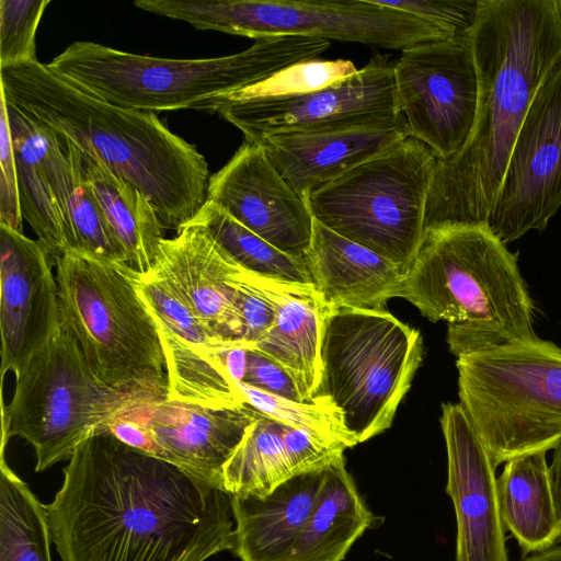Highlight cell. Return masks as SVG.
<instances>
[{
    "label": "cell",
    "mask_w": 561,
    "mask_h": 561,
    "mask_svg": "<svg viewBox=\"0 0 561 561\" xmlns=\"http://www.w3.org/2000/svg\"><path fill=\"white\" fill-rule=\"evenodd\" d=\"M46 508L61 561H206L234 547L225 490L108 431L76 448Z\"/></svg>",
    "instance_id": "6da1fadb"
},
{
    "label": "cell",
    "mask_w": 561,
    "mask_h": 561,
    "mask_svg": "<svg viewBox=\"0 0 561 561\" xmlns=\"http://www.w3.org/2000/svg\"><path fill=\"white\" fill-rule=\"evenodd\" d=\"M134 411L151 433L152 457L222 490L224 467L259 414L247 403L215 409L171 399Z\"/></svg>",
    "instance_id": "ac0fdd59"
},
{
    "label": "cell",
    "mask_w": 561,
    "mask_h": 561,
    "mask_svg": "<svg viewBox=\"0 0 561 561\" xmlns=\"http://www.w3.org/2000/svg\"><path fill=\"white\" fill-rule=\"evenodd\" d=\"M394 62L380 55L353 76L322 90L279 98L218 100V113L248 142L287 131H320L383 123L400 116L394 99Z\"/></svg>",
    "instance_id": "4fadbf2b"
},
{
    "label": "cell",
    "mask_w": 561,
    "mask_h": 561,
    "mask_svg": "<svg viewBox=\"0 0 561 561\" xmlns=\"http://www.w3.org/2000/svg\"><path fill=\"white\" fill-rule=\"evenodd\" d=\"M0 91L10 107L136 186L164 229L179 231L206 203L204 156L156 113L93 96L39 61L0 68Z\"/></svg>",
    "instance_id": "3957f363"
},
{
    "label": "cell",
    "mask_w": 561,
    "mask_h": 561,
    "mask_svg": "<svg viewBox=\"0 0 561 561\" xmlns=\"http://www.w3.org/2000/svg\"><path fill=\"white\" fill-rule=\"evenodd\" d=\"M446 492L457 523L456 561H508L495 468L460 404H443Z\"/></svg>",
    "instance_id": "e0dca14e"
},
{
    "label": "cell",
    "mask_w": 561,
    "mask_h": 561,
    "mask_svg": "<svg viewBox=\"0 0 561 561\" xmlns=\"http://www.w3.org/2000/svg\"><path fill=\"white\" fill-rule=\"evenodd\" d=\"M423 356L420 332L385 310L332 308L321 340L318 394L342 412L357 444L382 433Z\"/></svg>",
    "instance_id": "9c48e42d"
},
{
    "label": "cell",
    "mask_w": 561,
    "mask_h": 561,
    "mask_svg": "<svg viewBox=\"0 0 561 561\" xmlns=\"http://www.w3.org/2000/svg\"><path fill=\"white\" fill-rule=\"evenodd\" d=\"M137 403L95 379L60 309L55 331L15 376L11 402L2 398L1 454L19 436L35 451V471H44Z\"/></svg>",
    "instance_id": "ba28073f"
},
{
    "label": "cell",
    "mask_w": 561,
    "mask_h": 561,
    "mask_svg": "<svg viewBox=\"0 0 561 561\" xmlns=\"http://www.w3.org/2000/svg\"><path fill=\"white\" fill-rule=\"evenodd\" d=\"M401 297L433 322H448L456 356L536 336L535 306L511 252L488 226L424 233Z\"/></svg>",
    "instance_id": "277c9868"
},
{
    "label": "cell",
    "mask_w": 561,
    "mask_h": 561,
    "mask_svg": "<svg viewBox=\"0 0 561 561\" xmlns=\"http://www.w3.org/2000/svg\"><path fill=\"white\" fill-rule=\"evenodd\" d=\"M496 483L502 523L522 551L533 554L556 546L561 539V520L546 453L506 461Z\"/></svg>",
    "instance_id": "484cf974"
},
{
    "label": "cell",
    "mask_w": 561,
    "mask_h": 561,
    "mask_svg": "<svg viewBox=\"0 0 561 561\" xmlns=\"http://www.w3.org/2000/svg\"><path fill=\"white\" fill-rule=\"evenodd\" d=\"M556 4H557V10L559 13L560 21H561V0H556Z\"/></svg>",
    "instance_id": "60d3db41"
},
{
    "label": "cell",
    "mask_w": 561,
    "mask_h": 561,
    "mask_svg": "<svg viewBox=\"0 0 561 561\" xmlns=\"http://www.w3.org/2000/svg\"><path fill=\"white\" fill-rule=\"evenodd\" d=\"M409 137L402 116L369 125L268 135L261 145L304 197Z\"/></svg>",
    "instance_id": "ffe728a7"
},
{
    "label": "cell",
    "mask_w": 561,
    "mask_h": 561,
    "mask_svg": "<svg viewBox=\"0 0 561 561\" xmlns=\"http://www.w3.org/2000/svg\"><path fill=\"white\" fill-rule=\"evenodd\" d=\"M46 505L4 460L0 462V561H51Z\"/></svg>",
    "instance_id": "f546056e"
},
{
    "label": "cell",
    "mask_w": 561,
    "mask_h": 561,
    "mask_svg": "<svg viewBox=\"0 0 561 561\" xmlns=\"http://www.w3.org/2000/svg\"><path fill=\"white\" fill-rule=\"evenodd\" d=\"M238 386L247 404L275 421L337 442L345 448L357 445L344 425L342 412L325 396L317 394L308 401H293L242 382Z\"/></svg>",
    "instance_id": "1f68e13d"
},
{
    "label": "cell",
    "mask_w": 561,
    "mask_h": 561,
    "mask_svg": "<svg viewBox=\"0 0 561 561\" xmlns=\"http://www.w3.org/2000/svg\"><path fill=\"white\" fill-rule=\"evenodd\" d=\"M561 207V60L537 90L515 139L490 215L505 244L547 228Z\"/></svg>",
    "instance_id": "5bb4252c"
},
{
    "label": "cell",
    "mask_w": 561,
    "mask_h": 561,
    "mask_svg": "<svg viewBox=\"0 0 561 561\" xmlns=\"http://www.w3.org/2000/svg\"><path fill=\"white\" fill-rule=\"evenodd\" d=\"M191 222L206 228L245 271L275 280L313 285L305 261L282 252L216 204L206 201Z\"/></svg>",
    "instance_id": "4dcf8cb0"
},
{
    "label": "cell",
    "mask_w": 561,
    "mask_h": 561,
    "mask_svg": "<svg viewBox=\"0 0 561 561\" xmlns=\"http://www.w3.org/2000/svg\"><path fill=\"white\" fill-rule=\"evenodd\" d=\"M54 257L39 240L0 222L1 377L19 375L60 318Z\"/></svg>",
    "instance_id": "2e32d148"
},
{
    "label": "cell",
    "mask_w": 561,
    "mask_h": 561,
    "mask_svg": "<svg viewBox=\"0 0 561 561\" xmlns=\"http://www.w3.org/2000/svg\"><path fill=\"white\" fill-rule=\"evenodd\" d=\"M134 5L156 15L184 21L196 30L254 39L301 36L403 50L456 38L438 25L377 0H136Z\"/></svg>",
    "instance_id": "8fae6325"
},
{
    "label": "cell",
    "mask_w": 561,
    "mask_h": 561,
    "mask_svg": "<svg viewBox=\"0 0 561 561\" xmlns=\"http://www.w3.org/2000/svg\"><path fill=\"white\" fill-rule=\"evenodd\" d=\"M50 170L72 250L114 265H128L126 254L113 236L87 176L81 151L61 140L53 154Z\"/></svg>",
    "instance_id": "4316f807"
},
{
    "label": "cell",
    "mask_w": 561,
    "mask_h": 561,
    "mask_svg": "<svg viewBox=\"0 0 561 561\" xmlns=\"http://www.w3.org/2000/svg\"><path fill=\"white\" fill-rule=\"evenodd\" d=\"M236 307L241 327V342L253 345L273 327L276 309L256 274L242 271L237 283Z\"/></svg>",
    "instance_id": "e575fe53"
},
{
    "label": "cell",
    "mask_w": 561,
    "mask_h": 561,
    "mask_svg": "<svg viewBox=\"0 0 561 561\" xmlns=\"http://www.w3.org/2000/svg\"><path fill=\"white\" fill-rule=\"evenodd\" d=\"M49 0H0V68L38 61L36 32Z\"/></svg>",
    "instance_id": "836d02e7"
},
{
    "label": "cell",
    "mask_w": 561,
    "mask_h": 561,
    "mask_svg": "<svg viewBox=\"0 0 561 561\" xmlns=\"http://www.w3.org/2000/svg\"><path fill=\"white\" fill-rule=\"evenodd\" d=\"M222 359L230 377L243 382L248 367V347L243 344H231L222 352Z\"/></svg>",
    "instance_id": "f35d334b"
},
{
    "label": "cell",
    "mask_w": 561,
    "mask_h": 561,
    "mask_svg": "<svg viewBox=\"0 0 561 561\" xmlns=\"http://www.w3.org/2000/svg\"><path fill=\"white\" fill-rule=\"evenodd\" d=\"M243 270L206 228L190 222L161 241L150 272L168 282L219 340L242 344L236 296Z\"/></svg>",
    "instance_id": "d6986e66"
},
{
    "label": "cell",
    "mask_w": 561,
    "mask_h": 561,
    "mask_svg": "<svg viewBox=\"0 0 561 561\" xmlns=\"http://www.w3.org/2000/svg\"><path fill=\"white\" fill-rule=\"evenodd\" d=\"M55 266L61 312L95 379L134 401L167 400L159 329L125 265L69 250Z\"/></svg>",
    "instance_id": "8992f818"
},
{
    "label": "cell",
    "mask_w": 561,
    "mask_h": 561,
    "mask_svg": "<svg viewBox=\"0 0 561 561\" xmlns=\"http://www.w3.org/2000/svg\"><path fill=\"white\" fill-rule=\"evenodd\" d=\"M460 405L496 468L561 444V347L537 335L457 357Z\"/></svg>",
    "instance_id": "52a82bcc"
},
{
    "label": "cell",
    "mask_w": 561,
    "mask_h": 561,
    "mask_svg": "<svg viewBox=\"0 0 561 561\" xmlns=\"http://www.w3.org/2000/svg\"><path fill=\"white\" fill-rule=\"evenodd\" d=\"M556 507L561 520V444L554 448L552 462L549 466Z\"/></svg>",
    "instance_id": "ab89813d"
},
{
    "label": "cell",
    "mask_w": 561,
    "mask_h": 561,
    "mask_svg": "<svg viewBox=\"0 0 561 561\" xmlns=\"http://www.w3.org/2000/svg\"><path fill=\"white\" fill-rule=\"evenodd\" d=\"M373 522L341 455L327 466L312 511L286 561H343Z\"/></svg>",
    "instance_id": "d4e9b609"
},
{
    "label": "cell",
    "mask_w": 561,
    "mask_h": 561,
    "mask_svg": "<svg viewBox=\"0 0 561 561\" xmlns=\"http://www.w3.org/2000/svg\"><path fill=\"white\" fill-rule=\"evenodd\" d=\"M393 76L396 107L409 137L439 160L457 154L471 136L478 105L469 34L401 50Z\"/></svg>",
    "instance_id": "7c38bea8"
},
{
    "label": "cell",
    "mask_w": 561,
    "mask_h": 561,
    "mask_svg": "<svg viewBox=\"0 0 561 561\" xmlns=\"http://www.w3.org/2000/svg\"><path fill=\"white\" fill-rule=\"evenodd\" d=\"M242 383L293 401H304L293 378L278 363L248 347V367Z\"/></svg>",
    "instance_id": "74e56055"
},
{
    "label": "cell",
    "mask_w": 561,
    "mask_h": 561,
    "mask_svg": "<svg viewBox=\"0 0 561 561\" xmlns=\"http://www.w3.org/2000/svg\"><path fill=\"white\" fill-rule=\"evenodd\" d=\"M329 47L330 41L321 38L266 37L228 56L172 59L78 41L47 67L87 93L122 107L211 113L218 100L293 65L317 59Z\"/></svg>",
    "instance_id": "5b68a950"
},
{
    "label": "cell",
    "mask_w": 561,
    "mask_h": 561,
    "mask_svg": "<svg viewBox=\"0 0 561 561\" xmlns=\"http://www.w3.org/2000/svg\"><path fill=\"white\" fill-rule=\"evenodd\" d=\"M306 262L332 308L381 310L387 300L401 297L405 274L397 265L316 219Z\"/></svg>",
    "instance_id": "44dd1931"
},
{
    "label": "cell",
    "mask_w": 561,
    "mask_h": 561,
    "mask_svg": "<svg viewBox=\"0 0 561 561\" xmlns=\"http://www.w3.org/2000/svg\"><path fill=\"white\" fill-rule=\"evenodd\" d=\"M357 70L350 60H306L225 98L263 99L310 93L337 83Z\"/></svg>",
    "instance_id": "d6a6232c"
},
{
    "label": "cell",
    "mask_w": 561,
    "mask_h": 561,
    "mask_svg": "<svg viewBox=\"0 0 561 561\" xmlns=\"http://www.w3.org/2000/svg\"><path fill=\"white\" fill-rule=\"evenodd\" d=\"M436 156L407 137L305 196L313 219L407 274L424 237Z\"/></svg>",
    "instance_id": "30bf717a"
},
{
    "label": "cell",
    "mask_w": 561,
    "mask_h": 561,
    "mask_svg": "<svg viewBox=\"0 0 561 561\" xmlns=\"http://www.w3.org/2000/svg\"><path fill=\"white\" fill-rule=\"evenodd\" d=\"M206 201L282 252L306 262L313 216L306 198L282 176L261 145L244 141L210 176Z\"/></svg>",
    "instance_id": "9a60e30c"
},
{
    "label": "cell",
    "mask_w": 561,
    "mask_h": 561,
    "mask_svg": "<svg viewBox=\"0 0 561 561\" xmlns=\"http://www.w3.org/2000/svg\"><path fill=\"white\" fill-rule=\"evenodd\" d=\"M8 107L23 219L55 260L72 250L50 170L53 154L61 140L46 126Z\"/></svg>",
    "instance_id": "cb8c5ba5"
},
{
    "label": "cell",
    "mask_w": 561,
    "mask_h": 561,
    "mask_svg": "<svg viewBox=\"0 0 561 561\" xmlns=\"http://www.w3.org/2000/svg\"><path fill=\"white\" fill-rule=\"evenodd\" d=\"M377 1L438 25L456 38L468 36L476 22L480 4V0Z\"/></svg>",
    "instance_id": "d590c367"
},
{
    "label": "cell",
    "mask_w": 561,
    "mask_h": 561,
    "mask_svg": "<svg viewBox=\"0 0 561 561\" xmlns=\"http://www.w3.org/2000/svg\"><path fill=\"white\" fill-rule=\"evenodd\" d=\"M0 222L23 232L16 159L9 107L2 91H0Z\"/></svg>",
    "instance_id": "8d00e7d4"
},
{
    "label": "cell",
    "mask_w": 561,
    "mask_h": 561,
    "mask_svg": "<svg viewBox=\"0 0 561 561\" xmlns=\"http://www.w3.org/2000/svg\"><path fill=\"white\" fill-rule=\"evenodd\" d=\"M259 277L275 305L276 318L271 330L250 348L284 367L302 400H311L318 394L321 383V340L324 321L332 307L312 284Z\"/></svg>",
    "instance_id": "7402d4cb"
},
{
    "label": "cell",
    "mask_w": 561,
    "mask_h": 561,
    "mask_svg": "<svg viewBox=\"0 0 561 561\" xmlns=\"http://www.w3.org/2000/svg\"><path fill=\"white\" fill-rule=\"evenodd\" d=\"M325 468L296 476L270 494L230 495L232 552L240 561H286L321 489Z\"/></svg>",
    "instance_id": "603a6c76"
},
{
    "label": "cell",
    "mask_w": 561,
    "mask_h": 561,
    "mask_svg": "<svg viewBox=\"0 0 561 561\" xmlns=\"http://www.w3.org/2000/svg\"><path fill=\"white\" fill-rule=\"evenodd\" d=\"M298 471L280 434L279 422L261 412L224 467L229 495L270 494Z\"/></svg>",
    "instance_id": "f1b7e54d"
},
{
    "label": "cell",
    "mask_w": 561,
    "mask_h": 561,
    "mask_svg": "<svg viewBox=\"0 0 561 561\" xmlns=\"http://www.w3.org/2000/svg\"><path fill=\"white\" fill-rule=\"evenodd\" d=\"M87 176L106 222L123 248L128 265L140 273L152 270L165 230L149 199L136 186L81 151Z\"/></svg>",
    "instance_id": "83f0119b"
},
{
    "label": "cell",
    "mask_w": 561,
    "mask_h": 561,
    "mask_svg": "<svg viewBox=\"0 0 561 561\" xmlns=\"http://www.w3.org/2000/svg\"><path fill=\"white\" fill-rule=\"evenodd\" d=\"M469 42L478 76L476 121L466 146L436 161L424 233L488 226L519 128L561 60L556 0H480Z\"/></svg>",
    "instance_id": "7a4b0ae2"
}]
</instances>
